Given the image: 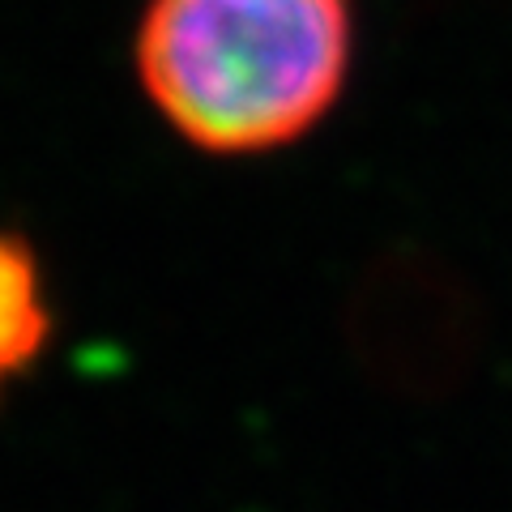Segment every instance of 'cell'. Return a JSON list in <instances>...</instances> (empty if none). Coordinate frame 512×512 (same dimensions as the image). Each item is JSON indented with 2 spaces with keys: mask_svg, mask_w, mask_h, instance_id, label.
I'll return each mask as SVG.
<instances>
[{
  "mask_svg": "<svg viewBox=\"0 0 512 512\" xmlns=\"http://www.w3.org/2000/svg\"><path fill=\"white\" fill-rule=\"evenodd\" d=\"M355 52L350 0H150L141 86L210 154L291 146L338 103Z\"/></svg>",
  "mask_w": 512,
  "mask_h": 512,
  "instance_id": "6da1fadb",
  "label": "cell"
},
{
  "mask_svg": "<svg viewBox=\"0 0 512 512\" xmlns=\"http://www.w3.org/2000/svg\"><path fill=\"white\" fill-rule=\"evenodd\" d=\"M52 316L39 261L22 239L0 235V384L22 376L47 342Z\"/></svg>",
  "mask_w": 512,
  "mask_h": 512,
  "instance_id": "7a4b0ae2",
  "label": "cell"
}]
</instances>
